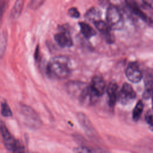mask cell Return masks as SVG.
<instances>
[{"instance_id": "cell-13", "label": "cell", "mask_w": 153, "mask_h": 153, "mask_svg": "<svg viewBox=\"0 0 153 153\" xmlns=\"http://www.w3.org/2000/svg\"><path fill=\"white\" fill-rule=\"evenodd\" d=\"M78 25L80 27L81 32L85 38L90 39L96 34V30L90 25L85 22H79Z\"/></svg>"}, {"instance_id": "cell-21", "label": "cell", "mask_w": 153, "mask_h": 153, "mask_svg": "<svg viewBox=\"0 0 153 153\" xmlns=\"http://www.w3.org/2000/svg\"><path fill=\"white\" fill-rule=\"evenodd\" d=\"M68 14L74 18H78L80 16L79 12L78 11V10L75 7H72L70 8L68 11Z\"/></svg>"}, {"instance_id": "cell-20", "label": "cell", "mask_w": 153, "mask_h": 153, "mask_svg": "<svg viewBox=\"0 0 153 153\" xmlns=\"http://www.w3.org/2000/svg\"><path fill=\"white\" fill-rule=\"evenodd\" d=\"M7 39L4 33L2 34L0 36V56L4 54V50H5Z\"/></svg>"}, {"instance_id": "cell-14", "label": "cell", "mask_w": 153, "mask_h": 153, "mask_svg": "<svg viewBox=\"0 0 153 153\" xmlns=\"http://www.w3.org/2000/svg\"><path fill=\"white\" fill-rule=\"evenodd\" d=\"M153 95V77L149 76L145 80V86L143 93V98L148 99Z\"/></svg>"}, {"instance_id": "cell-12", "label": "cell", "mask_w": 153, "mask_h": 153, "mask_svg": "<svg viewBox=\"0 0 153 153\" xmlns=\"http://www.w3.org/2000/svg\"><path fill=\"white\" fill-rule=\"evenodd\" d=\"M75 153H110L100 148H94L90 146H80L74 149Z\"/></svg>"}, {"instance_id": "cell-7", "label": "cell", "mask_w": 153, "mask_h": 153, "mask_svg": "<svg viewBox=\"0 0 153 153\" xmlns=\"http://www.w3.org/2000/svg\"><path fill=\"white\" fill-rule=\"evenodd\" d=\"M89 87L94 97H99L105 92L106 83L102 77L100 76H94L91 79Z\"/></svg>"}, {"instance_id": "cell-4", "label": "cell", "mask_w": 153, "mask_h": 153, "mask_svg": "<svg viewBox=\"0 0 153 153\" xmlns=\"http://www.w3.org/2000/svg\"><path fill=\"white\" fill-rule=\"evenodd\" d=\"M136 97V94L131 85L127 82L124 83L118 94L119 102L123 105H126L131 103Z\"/></svg>"}, {"instance_id": "cell-3", "label": "cell", "mask_w": 153, "mask_h": 153, "mask_svg": "<svg viewBox=\"0 0 153 153\" xmlns=\"http://www.w3.org/2000/svg\"><path fill=\"white\" fill-rule=\"evenodd\" d=\"M20 112L27 124L33 127H38L41 125V121L36 112L30 106L26 105L20 106Z\"/></svg>"}, {"instance_id": "cell-16", "label": "cell", "mask_w": 153, "mask_h": 153, "mask_svg": "<svg viewBox=\"0 0 153 153\" xmlns=\"http://www.w3.org/2000/svg\"><path fill=\"white\" fill-rule=\"evenodd\" d=\"M143 109V103L141 100H139L136 103L133 111L132 117H133V120L134 121H137L139 120L140 115L142 113Z\"/></svg>"}, {"instance_id": "cell-18", "label": "cell", "mask_w": 153, "mask_h": 153, "mask_svg": "<svg viewBox=\"0 0 153 153\" xmlns=\"http://www.w3.org/2000/svg\"><path fill=\"white\" fill-rule=\"evenodd\" d=\"M1 114L5 117H11L13 115L12 111L9 106V105H8L7 103H6L5 102H2L1 103Z\"/></svg>"}, {"instance_id": "cell-5", "label": "cell", "mask_w": 153, "mask_h": 153, "mask_svg": "<svg viewBox=\"0 0 153 153\" xmlns=\"http://www.w3.org/2000/svg\"><path fill=\"white\" fill-rule=\"evenodd\" d=\"M78 121H79L81 126L84 130L86 134L92 139L95 140L96 141H99L98 134L93 127L91 123L88 119V118L85 115V114L82 113H78L77 115Z\"/></svg>"}, {"instance_id": "cell-17", "label": "cell", "mask_w": 153, "mask_h": 153, "mask_svg": "<svg viewBox=\"0 0 153 153\" xmlns=\"http://www.w3.org/2000/svg\"><path fill=\"white\" fill-rule=\"evenodd\" d=\"M129 8L132 10V11L136 15H137L139 17H140L143 20H145L146 19V16L145 14L140 10L138 5L136 4L135 2L130 1H127L126 2Z\"/></svg>"}, {"instance_id": "cell-2", "label": "cell", "mask_w": 153, "mask_h": 153, "mask_svg": "<svg viewBox=\"0 0 153 153\" xmlns=\"http://www.w3.org/2000/svg\"><path fill=\"white\" fill-rule=\"evenodd\" d=\"M106 19L108 25L111 29H121L124 25L123 16L120 10L114 5H110L106 10Z\"/></svg>"}, {"instance_id": "cell-25", "label": "cell", "mask_w": 153, "mask_h": 153, "mask_svg": "<svg viewBox=\"0 0 153 153\" xmlns=\"http://www.w3.org/2000/svg\"><path fill=\"white\" fill-rule=\"evenodd\" d=\"M143 2L148 6L151 7L152 8H153V1H143Z\"/></svg>"}, {"instance_id": "cell-24", "label": "cell", "mask_w": 153, "mask_h": 153, "mask_svg": "<svg viewBox=\"0 0 153 153\" xmlns=\"http://www.w3.org/2000/svg\"><path fill=\"white\" fill-rule=\"evenodd\" d=\"M43 3L42 1H32L31 2L30 5L32 8H37Z\"/></svg>"}, {"instance_id": "cell-22", "label": "cell", "mask_w": 153, "mask_h": 153, "mask_svg": "<svg viewBox=\"0 0 153 153\" xmlns=\"http://www.w3.org/2000/svg\"><path fill=\"white\" fill-rule=\"evenodd\" d=\"M145 121L152 127H153V115L150 111H148L145 115Z\"/></svg>"}, {"instance_id": "cell-1", "label": "cell", "mask_w": 153, "mask_h": 153, "mask_svg": "<svg viewBox=\"0 0 153 153\" xmlns=\"http://www.w3.org/2000/svg\"><path fill=\"white\" fill-rule=\"evenodd\" d=\"M47 73L49 76L54 78H66L71 73L69 59L64 56L52 57L47 64Z\"/></svg>"}, {"instance_id": "cell-8", "label": "cell", "mask_w": 153, "mask_h": 153, "mask_svg": "<svg viewBox=\"0 0 153 153\" xmlns=\"http://www.w3.org/2000/svg\"><path fill=\"white\" fill-rule=\"evenodd\" d=\"M0 132L6 148L8 150L12 151L17 140L10 133L5 123L2 120H0Z\"/></svg>"}, {"instance_id": "cell-11", "label": "cell", "mask_w": 153, "mask_h": 153, "mask_svg": "<svg viewBox=\"0 0 153 153\" xmlns=\"http://www.w3.org/2000/svg\"><path fill=\"white\" fill-rule=\"evenodd\" d=\"M118 85L115 82H111L107 88V93L109 96V105L111 107L115 105L117 98Z\"/></svg>"}, {"instance_id": "cell-23", "label": "cell", "mask_w": 153, "mask_h": 153, "mask_svg": "<svg viewBox=\"0 0 153 153\" xmlns=\"http://www.w3.org/2000/svg\"><path fill=\"white\" fill-rule=\"evenodd\" d=\"M6 5H7V1L0 0V22L2 20L4 13L5 10Z\"/></svg>"}, {"instance_id": "cell-19", "label": "cell", "mask_w": 153, "mask_h": 153, "mask_svg": "<svg viewBox=\"0 0 153 153\" xmlns=\"http://www.w3.org/2000/svg\"><path fill=\"white\" fill-rule=\"evenodd\" d=\"M12 151L13 153H25V147L19 140L16 141Z\"/></svg>"}, {"instance_id": "cell-15", "label": "cell", "mask_w": 153, "mask_h": 153, "mask_svg": "<svg viewBox=\"0 0 153 153\" xmlns=\"http://www.w3.org/2000/svg\"><path fill=\"white\" fill-rule=\"evenodd\" d=\"M23 4H24V1L22 0H19L16 2L10 13L11 17L13 19H16L20 16L22 11Z\"/></svg>"}, {"instance_id": "cell-9", "label": "cell", "mask_w": 153, "mask_h": 153, "mask_svg": "<svg viewBox=\"0 0 153 153\" xmlns=\"http://www.w3.org/2000/svg\"><path fill=\"white\" fill-rule=\"evenodd\" d=\"M54 39L59 46L62 48L71 47L73 45L71 36L68 30L65 29H62L60 31L56 33Z\"/></svg>"}, {"instance_id": "cell-6", "label": "cell", "mask_w": 153, "mask_h": 153, "mask_svg": "<svg viewBox=\"0 0 153 153\" xmlns=\"http://www.w3.org/2000/svg\"><path fill=\"white\" fill-rule=\"evenodd\" d=\"M126 75L127 79L133 83L139 82L142 78V73L137 62H131L128 64L126 70Z\"/></svg>"}, {"instance_id": "cell-10", "label": "cell", "mask_w": 153, "mask_h": 153, "mask_svg": "<svg viewBox=\"0 0 153 153\" xmlns=\"http://www.w3.org/2000/svg\"><path fill=\"white\" fill-rule=\"evenodd\" d=\"M96 27L102 33L105 37V39L108 44H112L115 41V37L112 33V29L106 23L101 20L94 21Z\"/></svg>"}]
</instances>
